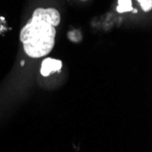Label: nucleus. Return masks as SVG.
Wrapping results in <instances>:
<instances>
[{
	"label": "nucleus",
	"mask_w": 152,
	"mask_h": 152,
	"mask_svg": "<svg viewBox=\"0 0 152 152\" xmlns=\"http://www.w3.org/2000/svg\"><path fill=\"white\" fill-rule=\"evenodd\" d=\"M132 10L131 0H118V6L117 7V11L118 13L129 12Z\"/></svg>",
	"instance_id": "3"
},
{
	"label": "nucleus",
	"mask_w": 152,
	"mask_h": 152,
	"mask_svg": "<svg viewBox=\"0 0 152 152\" xmlns=\"http://www.w3.org/2000/svg\"><path fill=\"white\" fill-rule=\"evenodd\" d=\"M137 1L140 3L144 11H149L152 8V0H137Z\"/></svg>",
	"instance_id": "4"
},
{
	"label": "nucleus",
	"mask_w": 152,
	"mask_h": 152,
	"mask_svg": "<svg viewBox=\"0 0 152 152\" xmlns=\"http://www.w3.org/2000/svg\"><path fill=\"white\" fill-rule=\"evenodd\" d=\"M83 1H86V0H83Z\"/></svg>",
	"instance_id": "5"
},
{
	"label": "nucleus",
	"mask_w": 152,
	"mask_h": 152,
	"mask_svg": "<svg viewBox=\"0 0 152 152\" xmlns=\"http://www.w3.org/2000/svg\"><path fill=\"white\" fill-rule=\"evenodd\" d=\"M61 67H62V62L60 60L48 58H45L42 62L40 73L43 77H48L51 73L60 72Z\"/></svg>",
	"instance_id": "2"
},
{
	"label": "nucleus",
	"mask_w": 152,
	"mask_h": 152,
	"mask_svg": "<svg viewBox=\"0 0 152 152\" xmlns=\"http://www.w3.org/2000/svg\"><path fill=\"white\" fill-rule=\"evenodd\" d=\"M60 14L55 8H37L31 20L20 32L24 50L30 58H41L51 52L55 46L56 27Z\"/></svg>",
	"instance_id": "1"
}]
</instances>
